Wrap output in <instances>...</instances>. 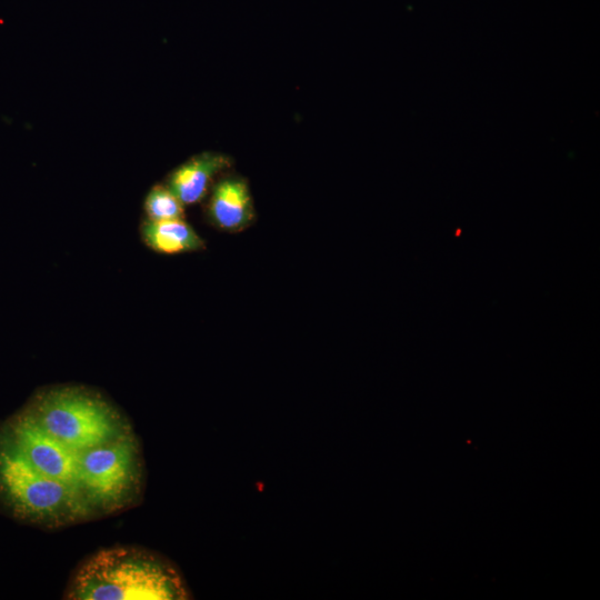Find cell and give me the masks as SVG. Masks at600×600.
Segmentation results:
<instances>
[{"instance_id": "52a82bcc", "label": "cell", "mask_w": 600, "mask_h": 600, "mask_svg": "<svg viewBox=\"0 0 600 600\" xmlns=\"http://www.w3.org/2000/svg\"><path fill=\"white\" fill-rule=\"evenodd\" d=\"M230 166L231 159L226 154L202 152L174 169L167 187L183 206L194 204L204 198L213 179Z\"/></svg>"}, {"instance_id": "277c9868", "label": "cell", "mask_w": 600, "mask_h": 600, "mask_svg": "<svg viewBox=\"0 0 600 600\" xmlns=\"http://www.w3.org/2000/svg\"><path fill=\"white\" fill-rule=\"evenodd\" d=\"M79 491L92 518L137 506L146 487L141 444L131 432L79 454Z\"/></svg>"}, {"instance_id": "8992f818", "label": "cell", "mask_w": 600, "mask_h": 600, "mask_svg": "<svg viewBox=\"0 0 600 600\" xmlns=\"http://www.w3.org/2000/svg\"><path fill=\"white\" fill-rule=\"evenodd\" d=\"M207 214L219 230L240 232L256 218L253 201L247 180L238 174L219 179L208 202Z\"/></svg>"}, {"instance_id": "9c48e42d", "label": "cell", "mask_w": 600, "mask_h": 600, "mask_svg": "<svg viewBox=\"0 0 600 600\" xmlns=\"http://www.w3.org/2000/svg\"><path fill=\"white\" fill-rule=\"evenodd\" d=\"M144 211L148 220L184 219L183 203L167 186L157 184L147 194Z\"/></svg>"}, {"instance_id": "5b68a950", "label": "cell", "mask_w": 600, "mask_h": 600, "mask_svg": "<svg viewBox=\"0 0 600 600\" xmlns=\"http://www.w3.org/2000/svg\"><path fill=\"white\" fill-rule=\"evenodd\" d=\"M1 428L37 470L80 493L77 452L47 433L21 410Z\"/></svg>"}, {"instance_id": "6da1fadb", "label": "cell", "mask_w": 600, "mask_h": 600, "mask_svg": "<svg viewBox=\"0 0 600 600\" xmlns=\"http://www.w3.org/2000/svg\"><path fill=\"white\" fill-rule=\"evenodd\" d=\"M66 599L186 600L191 593L178 568L168 559L138 547L102 549L72 574Z\"/></svg>"}, {"instance_id": "ba28073f", "label": "cell", "mask_w": 600, "mask_h": 600, "mask_svg": "<svg viewBox=\"0 0 600 600\" xmlns=\"http://www.w3.org/2000/svg\"><path fill=\"white\" fill-rule=\"evenodd\" d=\"M141 237L150 249L161 254H180L204 249V241L184 219L146 220Z\"/></svg>"}, {"instance_id": "3957f363", "label": "cell", "mask_w": 600, "mask_h": 600, "mask_svg": "<svg viewBox=\"0 0 600 600\" xmlns=\"http://www.w3.org/2000/svg\"><path fill=\"white\" fill-rule=\"evenodd\" d=\"M0 500L14 517L48 529L93 519L81 494L37 470L1 427Z\"/></svg>"}, {"instance_id": "7a4b0ae2", "label": "cell", "mask_w": 600, "mask_h": 600, "mask_svg": "<svg viewBox=\"0 0 600 600\" xmlns=\"http://www.w3.org/2000/svg\"><path fill=\"white\" fill-rule=\"evenodd\" d=\"M21 411L78 454L133 432L128 417L117 406L80 386L42 389Z\"/></svg>"}]
</instances>
